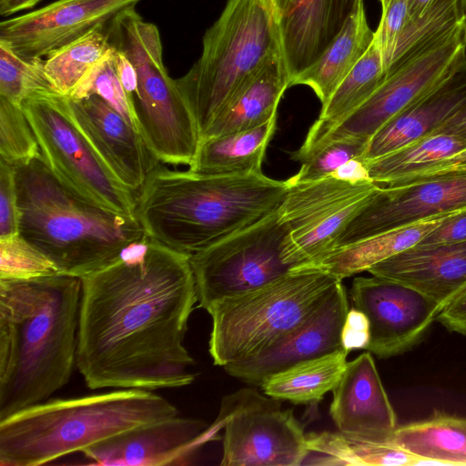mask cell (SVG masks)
Returning <instances> with one entry per match:
<instances>
[{"instance_id":"cell-1","label":"cell","mask_w":466,"mask_h":466,"mask_svg":"<svg viewBox=\"0 0 466 466\" xmlns=\"http://www.w3.org/2000/svg\"><path fill=\"white\" fill-rule=\"evenodd\" d=\"M76 367L90 390H158L192 383L184 346L198 302L188 255L146 233L81 278Z\"/></svg>"},{"instance_id":"cell-2","label":"cell","mask_w":466,"mask_h":466,"mask_svg":"<svg viewBox=\"0 0 466 466\" xmlns=\"http://www.w3.org/2000/svg\"><path fill=\"white\" fill-rule=\"evenodd\" d=\"M81 279H0V420L46 401L76 365Z\"/></svg>"},{"instance_id":"cell-3","label":"cell","mask_w":466,"mask_h":466,"mask_svg":"<svg viewBox=\"0 0 466 466\" xmlns=\"http://www.w3.org/2000/svg\"><path fill=\"white\" fill-rule=\"evenodd\" d=\"M287 180L262 172L207 175L161 164L137 195L136 216L145 233L189 257L279 208Z\"/></svg>"},{"instance_id":"cell-4","label":"cell","mask_w":466,"mask_h":466,"mask_svg":"<svg viewBox=\"0 0 466 466\" xmlns=\"http://www.w3.org/2000/svg\"><path fill=\"white\" fill-rule=\"evenodd\" d=\"M14 169L18 234L59 273L80 279L89 275L145 235L137 217L103 208L64 186L42 155Z\"/></svg>"},{"instance_id":"cell-5","label":"cell","mask_w":466,"mask_h":466,"mask_svg":"<svg viewBox=\"0 0 466 466\" xmlns=\"http://www.w3.org/2000/svg\"><path fill=\"white\" fill-rule=\"evenodd\" d=\"M178 415L148 390L46 400L0 420V466H37L129 429Z\"/></svg>"},{"instance_id":"cell-6","label":"cell","mask_w":466,"mask_h":466,"mask_svg":"<svg viewBox=\"0 0 466 466\" xmlns=\"http://www.w3.org/2000/svg\"><path fill=\"white\" fill-rule=\"evenodd\" d=\"M279 49L275 17L261 0H228L203 36L200 57L186 75L175 79L201 136L266 59Z\"/></svg>"},{"instance_id":"cell-7","label":"cell","mask_w":466,"mask_h":466,"mask_svg":"<svg viewBox=\"0 0 466 466\" xmlns=\"http://www.w3.org/2000/svg\"><path fill=\"white\" fill-rule=\"evenodd\" d=\"M110 46L136 67L137 85L129 97L137 127L161 163L193 162L201 142L197 120L163 63L160 34L135 8L106 26Z\"/></svg>"},{"instance_id":"cell-8","label":"cell","mask_w":466,"mask_h":466,"mask_svg":"<svg viewBox=\"0 0 466 466\" xmlns=\"http://www.w3.org/2000/svg\"><path fill=\"white\" fill-rule=\"evenodd\" d=\"M339 281L324 270L301 268L215 303L207 310L214 364L224 368L264 351L311 314Z\"/></svg>"},{"instance_id":"cell-9","label":"cell","mask_w":466,"mask_h":466,"mask_svg":"<svg viewBox=\"0 0 466 466\" xmlns=\"http://www.w3.org/2000/svg\"><path fill=\"white\" fill-rule=\"evenodd\" d=\"M22 107L43 159L64 186L103 208L137 217V192L124 186L91 147L66 111V96L36 93Z\"/></svg>"},{"instance_id":"cell-10","label":"cell","mask_w":466,"mask_h":466,"mask_svg":"<svg viewBox=\"0 0 466 466\" xmlns=\"http://www.w3.org/2000/svg\"><path fill=\"white\" fill-rule=\"evenodd\" d=\"M289 233L279 208L190 256L198 302L215 303L272 282L292 271L282 258Z\"/></svg>"},{"instance_id":"cell-11","label":"cell","mask_w":466,"mask_h":466,"mask_svg":"<svg viewBox=\"0 0 466 466\" xmlns=\"http://www.w3.org/2000/svg\"><path fill=\"white\" fill-rule=\"evenodd\" d=\"M465 64L462 19L391 66L372 96L313 150L325 142L349 137L370 139L387 121L437 88Z\"/></svg>"},{"instance_id":"cell-12","label":"cell","mask_w":466,"mask_h":466,"mask_svg":"<svg viewBox=\"0 0 466 466\" xmlns=\"http://www.w3.org/2000/svg\"><path fill=\"white\" fill-rule=\"evenodd\" d=\"M222 466H299L308 455L307 434L281 400L250 388L221 401Z\"/></svg>"},{"instance_id":"cell-13","label":"cell","mask_w":466,"mask_h":466,"mask_svg":"<svg viewBox=\"0 0 466 466\" xmlns=\"http://www.w3.org/2000/svg\"><path fill=\"white\" fill-rule=\"evenodd\" d=\"M350 298L370 323L367 350L380 358L400 354L424 335L441 306L400 282L371 275L353 279Z\"/></svg>"},{"instance_id":"cell-14","label":"cell","mask_w":466,"mask_h":466,"mask_svg":"<svg viewBox=\"0 0 466 466\" xmlns=\"http://www.w3.org/2000/svg\"><path fill=\"white\" fill-rule=\"evenodd\" d=\"M466 210V175L381 187L339 235L335 248L442 214Z\"/></svg>"},{"instance_id":"cell-15","label":"cell","mask_w":466,"mask_h":466,"mask_svg":"<svg viewBox=\"0 0 466 466\" xmlns=\"http://www.w3.org/2000/svg\"><path fill=\"white\" fill-rule=\"evenodd\" d=\"M139 0H57L0 24V43L19 57L43 59L106 25Z\"/></svg>"},{"instance_id":"cell-16","label":"cell","mask_w":466,"mask_h":466,"mask_svg":"<svg viewBox=\"0 0 466 466\" xmlns=\"http://www.w3.org/2000/svg\"><path fill=\"white\" fill-rule=\"evenodd\" d=\"M348 294L339 281L300 324L259 354L224 367L231 376L252 385L299 362L343 349L341 330L349 311Z\"/></svg>"},{"instance_id":"cell-17","label":"cell","mask_w":466,"mask_h":466,"mask_svg":"<svg viewBox=\"0 0 466 466\" xmlns=\"http://www.w3.org/2000/svg\"><path fill=\"white\" fill-rule=\"evenodd\" d=\"M66 111L91 147L127 187L137 193L160 165L140 133L97 96H66Z\"/></svg>"},{"instance_id":"cell-18","label":"cell","mask_w":466,"mask_h":466,"mask_svg":"<svg viewBox=\"0 0 466 466\" xmlns=\"http://www.w3.org/2000/svg\"><path fill=\"white\" fill-rule=\"evenodd\" d=\"M202 421L177 415L129 429L82 452L95 465L184 464L208 437Z\"/></svg>"},{"instance_id":"cell-19","label":"cell","mask_w":466,"mask_h":466,"mask_svg":"<svg viewBox=\"0 0 466 466\" xmlns=\"http://www.w3.org/2000/svg\"><path fill=\"white\" fill-rule=\"evenodd\" d=\"M332 393L329 413L339 433L368 441L392 439L396 414L370 351L348 362Z\"/></svg>"},{"instance_id":"cell-20","label":"cell","mask_w":466,"mask_h":466,"mask_svg":"<svg viewBox=\"0 0 466 466\" xmlns=\"http://www.w3.org/2000/svg\"><path fill=\"white\" fill-rule=\"evenodd\" d=\"M359 0H274L285 66L291 80L314 63L342 29Z\"/></svg>"},{"instance_id":"cell-21","label":"cell","mask_w":466,"mask_h":466,"mask_svg":"<svg viewBox=\"0 0 466 466\" xmlns=\"http://www.w3.org/2000/svg\"><path fill=\"white\" fill-rule=\"evenodd\" d=\"M409 286L442 309L466 285V242L416 244L368 269Z\"/></svg>"},{"instance_id":"cell-22","label":"cell","mask_w":466,"mask_h":466,"mask_svg":"<svg viewBox=\"0 0 466 466\" xmlns=\"http://www.w3.org/2000/svg\"><path fill=\"white\" fill-rule=\"evenodd\" d=\"M466 106V64L448 80L387 121L369 140L371 160L428 136Z\"/></svg>"},{"instance_id":"cell-23","label":"cell","mask_w":466,"mask_h":466,"mask_svg":"<svg viewBox=\"0 0 466 466\" xmlns=\"http://www.w3.org/2000/svg\"><path fill=\"white\" fill-rule=\"evenodd\" d=\"M289 77L281 49L272 53L235 94L201 136V140L254 128L277 115Z\"/></svg>"},{"instance_id":"cell-24","label":"cell","mask_w":466,"mask_h":466,"mask_svg":"<svg viewBox=\"0 0 466 466\" xmlns=\"http://www.w3.org/2000/svg\"><path fill=\"white\" fill-rule=\"evenodd\" d=\"M288 184V193L279 208L288 234H299L333 220L380 187L373 181L351 183L332 176Z\"/></svg>"},{"instance_id":"cell-25","label":"cell","mask_w":466,"mask_h":466,"mask_svg":"<svg viewBox=\"0 0 466 466\" xmlns=\"http://www.w3.org/2000/svg\"><path fill=\"white\" fill-rule=\"evenodd\" d=\"M385 77L382 56L373 38L363 56L322 105L318 119L292 158L303 161L332 129L372 96Z\"/></svg>"},{"instance_id":"cell-26","label":"cell","mask_w":466,"mask_h":466,"mask_svg":"<svg viewBox=\"0 0 466 466\" xmlns=\"http://www.w3.org/2000/svg\"><path fill=\"white\" fill-rule=\"evenodd\" d=\"M363 0H359L345 25L319 57L290 82L309 86L325 104L372 43Z\"/></svg>"},{"instance_id":"cell-27","label":"cell","mask_w":466,"mask_h":466,"mask_svg":"<svg viewBox=\"0 0 466 466\" xmlns=\"http://www.w3.org/2000/svg\"><path fill=\"white\" fill-rule=\"evenodd\" d=\"M457 212L460 211L432 217L336 248L304 268L321 269L341 280L368 271L377 263L418 244L445 218Z\"/></svg>"},{"instance_id":"cell-28","label":"cell","mask_w":466,"mask_h":466,"mask_svg":"<svg viewBox=\"0 0 466 466\" xmlns=\"http://www.w3.org/2000/svg\"><path fill=\"white\" fill-rule=\"evenodd\" d=\"M277 115L248 130L201 140L189 170L207 175L259 173Z\"/></svg>"},{"instance_id":"cell-29","label":"cell","mask_w":466,"mask_h":466,"mask_svg":"<svg viewBox=\"0 0 466 466\" xmlns=\"http://www.w3.org/2000/svg\"><path fill=\"white\" fill-rule=\"evenodd\" d=\"M391 441L420 457V465H466V418L435 411L397 427Z\"/></svg>"},{"instance_id":"cell-30","label":"cell","mask_w":466,"mask_h":466,"mask_svg":"<svg viewBox=\"0 0 466 466\" xmlns=\"http://www.w3.org/2000/svg\"><path fill=\"white\" fill-rule=\"evenodd\" d=\"M349 351L339 349L326 355L307 360L277 372L260 387L272 398L293 404H312L339 382L347 365Z\"/></svg>"},{"instance_id":"cell-31","label":"cell","mask_w":466,"mask_h":466,"mask_svg":"<svg viewBox=\"0 0 466 466\" xmlns=\"http://www.w3.org/2000/svg\"><path fill=\"white\" fill-rule=\"evenodd\" d=\"M307 443L309 452L303 465L413 466L423 461L391 440L360 441L339 431L307 434Z\"/></svg>"},{"instance_id":"cell-32","label":"cell","mask_w":466,"mask_h":466,"mask_svg":"<svg viewBox=\"0 0 466 466\" xmlns=\"http://www.w3.org/2000/svg\"><path fill=\"white\" fill-rule=\"evenodd\" d=\"M466 147V140L450 134H430L393 152L364 160L370 179L382 186L445 159Z\"/></svg>"},{"instance_id":"cell-33","label":"cell","mask_w":466,"mask_h":466,"mask_svg":"<svg viewBox=\"0 0 466 466\" xmlns=\"http://www.w3.org/2000/svg\"><path fill=\"white\" fill-rule=\"evenodd\" d=\"M106 26L91 31L44 59V72L56 92L69 96L86 73L107 53L111 46Z\"/></svg>"},{"instance_id":"cell-34","label":"cell","mask_w":466,"mask_h":466,"mask_svg":"<svg viewBox=\"0 0 466 466\" xmlns=\"http://www.w3.org/2000/svg\"><path fill=\"white\" fill-rule=\"evenodd\" d=\"M462 19L461 0H434L419 17L407 19L398 38L390 67Z\"/></svg>"},{"instance_id":"cell-35","label":"cell","mask_w":466,"mask_h":466,"mask_svg":"<svg viewBox=\"0 0 466 466\" xmlns=\"http://www.w3.org/2000/svg\"><path fill=\"white\" fill-rule=\"evenodd\" d=\"M53 91L44 72V59L25 60L0 43V97L22 106L34 94Z\"/></svg>"},{"instance_id":"cell-36","label":"cell","mask_w":466,"mask_h":466,"mask_svg":"<svg viewBox=\"0 0 466 466\" xmlns=\"http://www.w3.org/2000/svg\"><path fill=\"white\" fill-rule=\"evenodd\" d=\"M91 96L102 98L137 130L129 98L116 71L113 46L86 73L67 97L83 99Z\"/></svg>"},{"instance_id":"cell-37","label":"cell","mask_w":466,"mask_h":466,"mask_svg":"<svg viewBox=\"0 0 466 466\" xmlns=\"http://www.w3.org/2000/svg\"><path fill=\"white\" fill-rule=\"evenodd\" d=\"M40 155L36 137L23 107L0 97L1 160L15 167Z\"/></svg>"},{"instance_id":"cell-38","label":"cell","mask_w":466,"mask_h":466,"mask_svg":"<svg viewBox=\"0 0 466 466\" xmlns=\"http://www.w3.org/2000/svg\"><path fill=\"white\" fill-rule=\"evenodd\" d=\"M369 140L349 137L325 142L301 162L299 172L287 181L289 184H299L324 178L349 160L362 158Z\"/></svg>"},{"instance_id":"cell-39","label":"cell","mask_w":466,"mask_h":466,"mask_svg":"<svg viewBox=\"0 0 466 466\" xmlns=\"http://www.w3.org/2000/svg\"><path fill=\"white\" fill-rule=\"evenodd\" d=\"M57 273L55 264L18 233L0 238V279H27Z\"/></svg>"},{"instance_id":"cell-40","label":"cell","mask_w":466,"mask_h":466,"mask_svg":"<svg viewBox=\"0 0 466 466\" xmlns=\"http://www.w3.org/2000/svg\"><path fill=\"white\" fill-rule=\"evenodd\" d=\"M409 16V0H391L388 8L381 12L377 30L374 32L383 60L385 72L389 71L396 44Z\"/></svg>"},{"instance_id":"cell-41","label":"cell","mask_w":466,"mask_h":466,"mask_svg":"<svg viewBox=\"0 0 466 466\" xmlns=\"http://www.w3.org/2000/svg\"><path fill=\"white\" fill-rule=\"evenodd\" d=\"M19 210L14 167L0 159V238L18 233Z\"/></svg>"},{"instance_id":"cell-42","label":"cell","mask_w":466,"mask_h":466,"mask_svg":"<svg viewBox=\"0 0 466 466\" xmlns=\"http://www.w3.org/2000/svg\"><path fill=\"white\" fill-rule=\"evenodd\" d=\"M458 175H466V147L451 157L437 161L383 186H402L439 177Z\"/></svg>"},{"instance_id":"cell-43","label":"cell","mask_w":466,"mask_h":466,"mask_svg":"<svg viewBox=\"0 0 466 466\" xmlns=\"http://www.w3.org/2000/svg\"><path fill=\"white\" fill-rule=\"evenodd\" d=\"M370 342V323L366 315L356 308L349 309L341 330V345L347 351L366 350Z\"/></svg>"},{"instance_id":"cell-44","label":"cell","mask_w":466,"mask_h":466,"mask_svg":"<svg viewBox=\"0 0 466 466\" xmlns=\"http://www.w3.org/2000/svg\"><path fill=\"white\" fill-rule=\"evenodd\" d=\"M466 242V210L445 218L418 244L446 245Z\"/></svg>"},{"instance_id":"cell-45","label":"cell","mask_w":466,"mask_h":466,"mask_svg":"<svg viewBox=\"0 0 466 466\" xmlns=\"http://www.w3.org/2000/svg\"><path fill=\"white\" fill-rule=\"evenodd\" d=\"M437 320L451 331L466 334V285L441 309Z\"/></svg>"},{"instance_id":"cell-46","label":"cell","mask_w":466,"mask_h":466,"mask_svg":"<svg viewBox=\"0 0 466 466\" xmlns=\"http://www.w3.org/2000/svg\"><path fill=\"white\" fill-rule=\"evenodd\" d=\"M115 67L118 78L129 98L137 89V74L136 67L123 52L116 49H115Z\"/></svg>"},{"instance_id":"cell-47","label":"cell","mask_w":466,"mask_h":466,"mask_svg":"<svg viewBox=\"0 0 466 466\" xmlns=\"http://www.w3.org/2000/svg\"><path fill=\"white\" fill-rule=\"evenodd\" d=\"M329 176L351 183L372 181L369 176L366 163L361 158L349 160Z\"/></svg>"},{"instance_id":"cell-48","label":"cell","mask_w":466,"mask_h":466,"mask_svg":"<svg viewBox=\"0 0 466 466\" xmlns=\"http://www.w3.org/2000/svg\"><path fill=\"white\" fill-rule=\"evenodd\" d=\"M450 134L466 140V106L431 134Z\"/></svg>"},{"instance_id":"cell-49","label":"cell","mask_w":466,"mask_h":466,"mask_svg":"<svg viewBox=\"0 0 466 466\" xmlns=\"http://www.w3.org/2000/svg\"><path fill=\"white\" fill-rule=\"evenodd\" d=\"M41 0H1L0 15L9 16L23 10L34 7Z\"/></svg>"},{"instance_id":"cell-50","label":"cell","mask_w":466,"mask_h":466,"mask_svg":"<svg viewBox=\"0 0 466 466\" xmlns=\"http://www.w3.org/2000/svg\"><path fill=\"white\" fill-rule=\"evenodd\" d=\"M434 0H409V16L408 19L419 17Z\"/></svg>"},{"instance_id":"cell-51","label":"cell","mask_w":466,"mask_h":466,"mask_svg":"<svg viewBox=\"0 0 466 466\" xmlns=\"http://www.w3.org/2000/svg\"><path fill=\"white\" fill-rule=\"evenodd\" d=\"M261 1L266 5V7L268 9V11L274 15H275L274 0H261ZM274 17H275V15H274Z\"/></svg>"},{"instance_id":"cell-52","label":"cell","mask_w":466,"mask_h":466,"mask_svg":"<svg viewBox=\"0 0 466 466\" xmlns=\"http://www.w3.org/2000/svg\"><path fill=\"white\" fill-rule=\"evenodd\" d=\"M463 16H464V40L466 43V0H461Z\"/></svg>"},{"instance_id":"cell-53","label":"cell","mask_w":466,"mask_h":466,"mask_svg":"<svg viewBox=\"0 0 466 466\" xmlns=\"http://www.w3.org/2000/svg\"><path fill=\"white\" fill-rule=\"evenodd\" d=\"M381 5V12H384L390 5L391 0H380Z\"/></svg>"},{"instance_id":"cell-54","label":"cell","mask_w":466,"mask_h":466,"mask_svg":"<svg viewBox=\"0 0 466 466\" xmlns=\"http://www.w3.org/2000/svg\"><path fill=\"white\" fill-rule=\"evenodd\" d=\"M1 1V0H0Z\"/></svg>"}]
</instances>
